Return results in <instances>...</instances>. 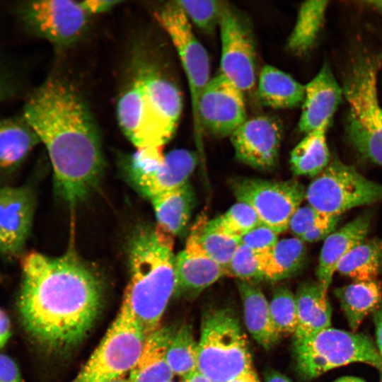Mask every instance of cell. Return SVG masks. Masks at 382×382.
<instances>
[{"mask_svg": "<svg viewBox=\"0 0 382 382\" xmlns=\"http://www.w3.org/2000/svg\"><path fill=\"white\" fill-rule=\"evenodd\" d=\"M111 382H130V381L129 380V378H126L125 377H122V378L114 380V381H112Z\"/></svg>", "mask_w": 382, "mask_h": 382, "instance_id": "49", "label": "cell"}, {"mask_svg": "<svg viewBox=\"0 0 382 382\" xmlns=\"http://www.w3.org/2000/svg\"><path fill=\"white\" fill-rule=\"evenodd\" d=\"M1 279V274H0V279Z\"/></svg>", "mask_w": 382, "mask_h": 382, "instance_id": "52", "label": "cell"}, {"mask_svg": "<svg viewBox=\"0 0 382 382\" xmlns=\"http://www.w3.org/2000/svg\"><path fill=\"white\" fill-rule=\"evenodd\" d=\"M40 140L23 116L0 119V173L21 165Z\"/></svg>", "mask_w": 382, "mask_h": 382, "instance_id": "24", "label": "cell"}, {"mask_svg": "<svg viewBox=\"0 0 382 382\" xmlns=\"http://www.w3.org/2000/svg\"><path fill=\"white\" fill-rule=\"evenodd\" d=\"M209 221L223 232L240 238L261 224L255 210L248 204L241 202Z\"/></svg>", "mask_w": 382, "mask_h": 382, "instance_id": "34", "label": "cell"}, {"mask_svg": "<svg viewBox=\"0 0 382 382\" xmlns=\"http://www.w3.org/2000/svg\"><path fill=\"white\" fill-rule=\"evenodd\" d=\"M23 116L47 151L59 195L71 207L87 198L100 180L104 158L96 124L79 93L50 78L29 96Z\"/></svg>", "mask_w": 382, "mask_h": 382, "instance_id": "2", "label": "cell"}, {"mask_svg": "<svg viewBox=\"0 0 382 382\" xmlns=\"http://www.w3.org/2000/svg\"><path fill=\"white\" fill-rule=\"evenodd\" d=\"M0 382H25L16 362L3 353H0Z\"/></svg>", "mask_w": 382, "mask_h": 382, "instance_id": "40", "label": "cell"}, {"mask_svg": "<svg viewBox=\"0 0 382 382\" xmlns=\"http://www.w3.org/2000/svg\"><path fill=\"white\" fill-rule=\"evenodd\" d=\"M294 351L297 370L308 380L354 362L382 367V357L369 336L331 327L294 340Z\"/></svg>", "mask_w": 382, "mask_h": 382, "instance_id": "7", "label": "cell"}, {"mask_svg": "<svg viewBox=\"0 0 382 382\" xmlns=\"http://www.w3.org/2000/svg\"><path fill=\"white\" fill-rule=\"evenodd\" d=\"M154 16L178 54L190 88L195 137L201 145L204 131L198 116V105L211 79L207 52L195 35L190 21L177 1L162 5L155 11Z\"/></svg>", "mask_w": 382, "mask_h": 382, "instance_id": "10", "label": "cell"}, {"mask_svg": "<svg viewBox=\"0 0 382 382\" xmlns=\"http://www.w3.org/2000/svg\"><path fill=\"white\" fill-rule=\"evenodd\" d=\"M305 243L298 238L278 241L270 252L261 255L264 278L282 280L299 272L306 260Z\"/></svg>", "mask_w": 382, "mask_h": 382, "instance_id": "29", "label": "cell"}, {"mask_svg": "<svg viewBox=\"0 0 382 382\" xmlns=\"http://www.w3.org/2000/svg\"><path fill=\"white\" fill-rule=\"evenodd\" d=\"M18 13L27 30L59 46L78 40L90 16L81 2L71 0L28 1L19 6Z\"/></svg>", "mask_w": 382, "mask_h": 382, "instance_id": "13", "label": "cell"}, {"mask_svg": "<svg viewBox=\"0 0 382 382\" xmlns=\"http://www.w3.org/2000/svg\"><path fill=\"white\" fill-rule=\"evenodd\" d=\"M305 198L320 212L340 216L352 208L382 202V185L334 157L306 189Z\"/></svg>", "mask_w": 382, "mask_h": 382, "instance_id": "9", "label": "cell"}, {"mask_svg": "<svg viewBox=\"0 0 382 382\" xmlns=\"http://www.w3.org/2000/svg\"><path fill=\"white\" fill-rule=\"evenodd\" d=\"M336 217L320 212L309 205L299 207L290 219L289 229L294 237L301 239Z\"/></svg>", "mask_w": 382, "mask_h": 382, "instance_id": "38", "label": "cell"}, {"mask_svg": "<svg viewBox=\"0 0 382 382\" xmlns=\"http://www.w3.org/2000/svg\"><path fill=\"white\" fill-rule=\"evenodd\" d=\"M150 200L157 220L156 226L173 237L182 233L195 204L194 192L190 183Z\"/></svg>", "mask_w": 382, "mask_h": 382, "instance_id": "26", "label": "cell"}, {"mask_svg": "<svg viewBox=\"0 0 382 382\" xmlns=\"http://www.w3.org/2000/svg\"><path fill=\"white\" fill-rule=\"evenodd\" d=\"M258 98L265 106L273 109L293 108L302 105L305 85L272 65H265L257 83Z\"/></svg>", "mask_w": 382, "mask_h": 382, "instance_id": "25", "label": "cell"}, {"mask_svg": "<svg viewBox=\"0 0 382 382\" xmlns=\"http://www.w3.org/2000/svg\"><path fill=\"white\" fill-rule=\"evenodd\" d=\"M380 373H381V380L380 382H382V367L379 369Z\"/></svg>", "mask_w": 382, "mask_h": 382, "instance_id": "50", "label": "cell"}, {"mask_svg": "<svg viewBox=\"0 0 382 382\" xmlns=\"http://www.w3.org/2000/svg\"><path fill=\"white\" fill-rule=\"evenodd\" d=\"M330 124L306 133L290 154L291 170L297 175L316 177L329 164L330 155L326 132Z\"/></svg>", "mask_w": 382, "mask_h": 382, "instance_id": "28", "label": "cell"}, {"mask_svg": "<svg viewBox=\"0 0 382 382\" xmlns=\"http://www.w3.org/2000/svg\"><path fill=\"white\" fill-rule=\"evenodd\" d=\"M270 310L274 324L282 336L294 335L298 317L295 295L286 287L277 288L272 296Z\"/></svg>", "mask_w": 382, "mask_h": 382, "instance_id": "35", "label": "cell"}, {"mask_svg": "<svg viewBox=\"0 0 382 382\" xmlns=\"http://www.w3.org/2000/svg\"><path fill=\"white\" fill-rule=\"evenodd\" d=\"M174 294L195 296L222 277L225 270L197 249L186 245L175 255Z\"/></svg>", "mask_w": 382, "mask_h": 382, "instance_id": "20", "label": "cell"}, {"mask_svg": "<svg viewBox=\"0 0 382 382\" xmlns=\"http://www.w3.org/2000/svg\"><path fill=\"white\" fill-rule=\"evenodd\" d=\"M198 342L192 328L183 325L175 330L166 349V360L174 374L183 378L197 370Z\"/></svg>", "mask_w": 382, "mask_h": 382, "instance_id": "33", "label": "cell"}, {"mask_svg": "<svg viewBox=\"0 0 382 382\" xmlns=\"http://www.w3.org/2000/svg\"><path fill=\"white\" fill-rule=\"evenodd\" d=\"M282 137V126L276 119L260 115L247 119L230 137L238 160L265 170L276 165Z\"/></svg>", "mask_w": 382, "mask_h": 382, "instance_id": "17", "label": "cell"}, {"mask_svg": "<svg viewBox=\"0 0 382 382\" xmlns=\"http://www.w3.org/2000/svg\"><path fill=\"white\" fill-rule=\"evenodd\" d=\"M175 330L160 328L146 337L142 352L132 370L130 382H167L174 374L166 360V349Z\"/></svg>", "mask_w": 382, "mask_h": 382, "instance_id": "23", "label": "cell"}, {"mask_svg": "<svg viewBox=\"0 0 382 382\" xmlns=\"http://www.w3.org/2000/svg\"><path fill=\"white\" fill-rule=\"evenodd\" d=\"M197 370L212 382H228L253 370L246 336L229 309L212 310L202 317Z\"/></svg>", "mask_w": 382, "mask_h": 382, "instance_id": "6", "label": "cell"}, {"mask_svg": "<svg viewBox=\"0 0 382 382\" xmlns=\"http://www.w3.org/2000/svg\"><path fill=\"white\" fill-rule=\"evenodd\" d=\"M231 187L238 202L250 205L260 223L278 233L289 228L292 215L306 195L304 185L296 179L239 178L231 180Z\"/></svg>", "mask_w": 382, "mask_h": 382, "instance_id": "11", "label": "cell"}, {"mask_svg": "<svg viewBox=\"0 0 382 382\" xmlns=\"http://www.w3.org/2000/svg\"><path fill=\"white\" fill-rule=\"evenodd\" d=\"M146 336L123 297L119 312L98 346L71 382H111L137 363Z\"/></svg>", "mask_w": 382, "mask_h": 382, "instance_id": "8", "label": "cell"}, {"mask_svg": "<svg viewBox=\"0 0 382 382\" xmlns=\"http://www.w3.org/2000/svg\"><path fill=\"white\" fill-rule=\"evenodd\" d=\"M227 277L253 282L264 279L261 255L248 246L240 243L226 269Z\"/></svg>", "mask_w": 382, "mask_h": 382, "instance_id": "36", "label": "cell"}, {"mask_svg": "<svg viewBox=\"0 0 382 382\" xmlns=\"http://www.w3.org/2000/svg\"><path fill=\"white\" fill-rule=\"evenodd\" d=\"M298 323L294 340L311 336L330 328L331 307L318 282L301 284L295 295Z\"/></svg>", "mask_w": 382, "mask_h": 382, "instance_id": "22", "label": "cell"}, {"mask_svg": "<svg viewBox=\"0 0 382 382\" xmlns=\"http://www.w3.org/2000/svg\"><path fill=\"white\" fill-rule=\"evenodd\" d=\"M220 73L244 93L256 83L255 50L252 36L238 15L223 2L219 23Z\"/></svg>", "mask_w": 382, "mask_h": 382, "instance_id": "14", "label": "cell"}, {"mask_svg": "<svg viewBox=\"0 0 382 382\" xmlns=\"http://www.w3.org/2000/svg\"><path fill=\"white\" fill-rule=\"evenodd\" d=\"M278 233L260 224L241 238V243L248 246L257 254H266L278 242Z\"/></svg>", "mask_w": 382, "mask_h": 382, "instance_id": "39", "label": "cell"}, {"mask_svg": "<svg viewBox=\"0 0 382 382\" xmlns=\"http://www.w3.org/2000/svg\"><path fill=\"white\" fill-rule=\"evenodd\" d=\"M329 1L312 0L303 2L289 35L286 47L296 54L308 52L314 45L323 27Z\"/></svg>", "mask_w": 382, "mask_h": 382, "instance_id": "32", "label": "cell"}, {"mask_svg": "<svg viewBox=\"0 0 382 382\" xmlns=\"http://www.w3.org/2000/svg\"><path fill=\"white\" fill-rule=\"evenodd\" d=\"M334 382H366V381L356 376H347L341 377L335 380Z\"/></svg>", "mask_w": 382, "mask_h": 382, "instance_id": "48", "label": "cell"}, {"mask_svg": "<svg viewBox=\"0 0 382 382\" xmlns=\"http://www.w3.org/2000/svg\"><path fill=\"white\" fill-rule=\"evenodd\" d=\"M197 164V154L187 149H175L165 155L163 148H146L137 150L128 169L134 187L151 199L189 183Z\"/></svg>", "mask_w": 382, "mask_h": 382, "instance_id": "12", "label": "cell"}, {"mask_svg": "<svg viewBox=\"0 0 382 382\" xmlns=\"http://www.w3.org/2000/svg\"><path fill=\"white\" fill-rule=\"evenodd\" d=\"M167 382H174V381H167Z\"/></svg>", "mask_w": 382, "mask_h": 382, "instance_id": "51", "label": "cell"}, {"mask_svg": "<svg viewBox=\"0 0 382 382\" xmlns=\"http://www.w3.org/2000/svg\"><path fill=\"white\" fill-rule=\"evenodd\" d=\"M228 382H260L255 371L253 370L243 372Z\"/></svg>", "mask_w": 382, "mask_h": 382, "instance_id": "45", "label": "cell"}, {"mask_svg": "<svg viewBox=\"0 0 382 382\" xmlns=\"http://www.w3.org/2000/svg\"><path fill=\"white\" fill-rule=\"evenodd\" d=\"M354 282L377 279L382 272V238L365 240L339 262L337 271Z\"/></svg>", "mask_w": 382, "mask_h": 382, "instance_id": "31", "label": "cell"}, {"mask_svg": "<svg viewBox=\"0 0 382 382\" xmlns=\"http://www.w3.org/2000/svg\"><path fill=\"white\" fill-rule=\"evenodd\" d=\"M173 236L158 226H144L129 248V280L124 298L147 337L160 323L175 289Z\"/></svg>", "mask_w": 382, "mask_h": 382, "instance_id": "3", "label": "cell"}, {"mask_svg": "<svg viewBox=\"0 0 382 382\" xmlns=\"http://www.w3.org/2000/svg\"><path fill=\"white\" fill-rule=\"evenodd\" d=\"M183 382H212L198 370L183 378Z\"/></svg>", "mask_w": 382, "mask_h": 382, "instance_id": "46", "label": "cell"}, {"mask_svg": "<svg viewBox=\"0 0 382 382\" xmlns=\"http://www.w3.org/2000/svg\"><path fill=\"white\" fill-rule=\"evenodd\" d=\"M236 283L248 330L265 349L272 348L282 335L274 324L267 299L254 283L241 280H237Z\"/></svg>", "mask_w": 382, "mask_h": 382, "instance_id": "21", "label": "cell"}, {"mask_svg": "<svg viewBox=\"0 0 382 382\" xmlns=\"http://www.w3.org/2000/svg\"><path fill=\"white\" fill-rule=\"evenodd\" d=\"M182 108L178 87L154 68L145 66L120 98L117 117L137 149L163 148L177 129Z\"/></svg>", "mask_w": 382, "mask_h": 382, "instance_id": "4", "label": "cell"}, {"mask_svg": "<svg viewBox=\"0 0 382 382\" xmlns=\"http://www.w3.org/2000/svg\"><path fill=\"white\" fill-rule=\"evenodd\" d=\"M265 382H291V381L280 373L270 371L266 375Z\"/></svg>", "mask_w": 382, "mask_h": 382, "instance_id": "47", "label": "cell"}, {"mask_svg": "<svg viewBox=\"0 0 382 382\" xmlns=\"http://www.w3.org/2000/svg\"><path fill=\"white\" fill-rule=\"evenodd\" d=\"M344 97L342 87L331 68L325 62L314 78L305 85L299 129L308 133L325 124H330Z\"/></svg>", "mask_w": 382, "mask_h": 382, "instance_id": "18", "label": "cell"}, {"mask_svg": "<svg viewBox=\"0 0 382 382\" xmlns=\"http://www.w3.org/2000/svg\"><path fill=\"white\" fill-rule=\"evenodd\" d=\"M198 116L203 131L217 137H231L247 120L244 93L219 73L200 96Z\"/></svg>", "mask_w": 382, "mask_h": 382, "instance_id": "15", "label": "cell"}, {"mask_svg": "<svg viewBox=\"0 0 382 382\" xmlns=\"http://www.w3.org/2000/svg\"><path fill=\"white\" fill-rule=\"evenodd\" d=\"M16 90L17 86L14 79L0 64V102L13 96Z\"/></svg>", "mask_w": 382, "mask_h": 382, "instance_id": "41", "label": "cell"}, {"mask_svg": "<svg viewBox=\"0 0 382 382\" xmlns=\"http://www.w3.org/2000/svg\"><path fill=\"white\" fill-rule=\"evenodd\" d=\"M21 260L18 308L26 331L49 349L80 342L101 307L98 275L72 250L57 257L32 251Z\"/></svg>", "mask_w": 382, "mask_h": 382, "instance_id": "1", "label": "cell"}, {"mask_svg": "<svg viewBox=\"0 0 382 382\" xmlns=\"http://www.w3.org/2000/svg\"><path fill=\"white\" fill-rule=\"evenodd\" d=\"M374 320L376 326L377 347L382 357V302L374 311Z\"/></svg>", "mask_w": 382, "mask_h": 382, "instance_id": "44", "label": "cell"}, {"mask_svg": "<svg viewBox=\"0 0 382 382\" xmlns=\"http://www.w3.org/2000/svg\"><path fill=\"white\" fill-rule=\"evenodd\" d=\"M11 335V327L9 318L0 307V349L6 344Z\"/></svg>", "mask_w": 382, "mask_h": 382, "instance_id": "43", "label": "cell"}, {"mask_svg": "<svg viewBox=\"0 0 382 382\" xmlns=\"http://www.w3.org/2000/svg\"><path fill=\"white\" fill-rule=\"evenodd\" d=\"M35 207L30 187H0V256L4 259L15 260L24 255Z\"/></svg>", "mask_w": 382, "mask_h": 382, "instance_id": "16", "label": "cell"}, {"mask_svg": "<svg viewBox=\"0 0 382 382\" xmlns=\"http://www.w3.org/2000/svg\"><path fill=\"white\" fill-rule=\"evenodd\" d=\"M187 18L199 28L210 32L220 20L223 1L215 0L177 1Z\"/></svg>", "mask_w": 382, "mask_h": 382, "instance_id": "37", "label": "cell"}, {"mask_svg": "<svg viewBox=\"0 0 382 382\" xmlns=\"http://www.w3.org/2000/svg\"><path fill=\"white\" fill-rule=\"evenodd\" d=\"M120 3H121V1L117 0H86L81 1V6L90 16L108 11Z\"/></svg>", "mask_w": 382, "mask_h": 382, "instance_id": "42", "label": "cell"}, {"mask_svg": "<svg viewBox=\"0 0 382 382\" xmlns=\"http://www.w3.org/2000/svg\"><path fill=\"white\" fill-rule=\"evenodd\" d=\"M371 223V213L364 212L324 240L316 268L318 283L324 292L327 293L340 260L366 240Z\"/></svg>", "mask_w": 382, "mask_h": 382, "instance_id": "19", "label": "cell"}, {"mask_svg": "<svg viewBox=\"0 0 382 382\" xmlns=\"http://www.w3.org/2000/svg\"><path fill=\"white\" fill-rule=\"evenodd\" d=\"M335 295L347 318L349 327L357 330L364 318L382 302V286L378 279L354 282L335 289Z\"/></svg>", "mask_w": 382, "mask_h": 382, "instance_id": "27", "label": "cell"}, {"mask_svg": "<svg viewBox=\"0 0 382 382\" xmlns=\"http://www.w3.org/2000/svg\"><path fill=\"white\" fill-rule=\"evenodd\" d=\"M378 57L358 52L352 59L342 90L348 105L345 133L354 150L382 166V105L377 90Z\"/></svg>", "mask_w": 382, "mask_h": 382, "instance_id": "5", "label": "cell"}, {"mask_svg": "<svg viewBox=\"0 0 382 382\" xmlns=\"http://www.w3.org/2000/svg\"><path fill=\"white\" fill-rule=\"evenodd\" d=\"M240 243V238L223 232L209 220L200 219L193 226L185 245L197 249L225 270Z\"/></svg>", "mask_w": 382, "mask_h": 382, "instance_id": "30", "label": "cell"}]
</instances>
